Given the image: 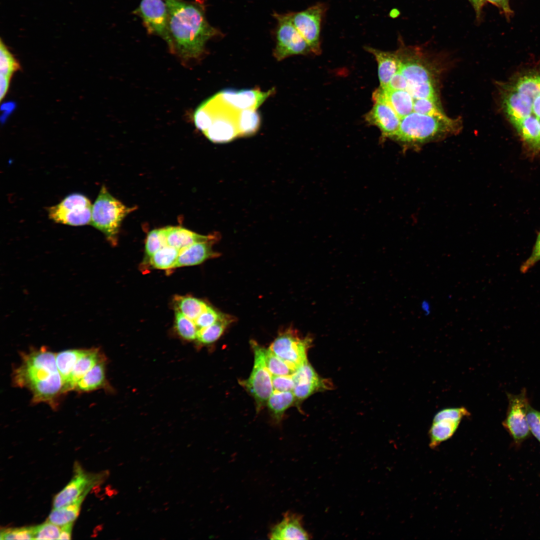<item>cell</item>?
<instances>
[{"mask_svg": "<svg viewBox=\"0 0 540 540\" xmlns=\"http://www.w3.org/2000/svg\"><path fill=\"white\" fill-rule=\"evenodd\" d=\"M74 468L72 479L54 498V508L64 506L82 496H86L94 486L102 483L108 474V471L98 474L86 473L78 464H74Z\"/></svg>", "mask_w": 540, "mask_h": 540, "instance_id": "11", "label": "cell"}, {"mask_svg": "<svg viewBox=\"0 0 540 540\" xmlns=\"http://www.w3.org/2000/svg\"><path fill=\"white\" fill-rule=\"evenodd\" d=\"M250 344L254 353V364L250 377L242 384L254 398L258 412L267 404L274 390L272 375L266 362V349L253 340Z\"/></svg>", "mask_w": 540, "mask_h": 540, "instance_id": "5", "label": "cell"}, {"mask_svg": "<svg viewBox=\"0 0 540 540\" xmlns=\"http://www.w3.org/2000/svg\"><path fill=\"white\" fill-rule=\"evenodd\" d=\"M167 245L180 250L194 244L220 239V234L215 232L202 236L180 226L165 228Z\"/></svg>", "mask_w": 540, "mask_h": 540, "instance_id": "22", "label": "cell"}, {"mask_svg": "<svg viewBox=\"0 0 540 540\" xmlns=\"http://www.w3.org/2000/svg\"><path fill=\"white\" fill-rule=\"evenodd\" d=\"M20 68L19 62L1 40L0 44V74L11 79L13 74Z\"/></svg>", "mask_w": 540, "mask_h": 540, "instance_id": "38", "label": "cell"}, {"mask_svg": "<svg viewBox=\"0 0 540 540\" xmlns=\"http://www.w3.org/2000/svg\"><path fill=\"white\" fill-rule=\"evenodd\" d=\"M460 422V421L448 419L433 421L428 432L430 448H435L450 438Z\"/></svg>", "mask_w": 540, "mask_h": 540, "instance_id": "27", "label": "cell"}, {"mask_svg": "<svg viewBox=\"0 0 540 540\" xmlns=\"http://www.w3.org/2000/svg\"><path fill=\"white\" fill-rule=\"evenodd\" d=\"M514 88L518 92L528 97L533 102L540 94V74H529L520 77L516 81Z\"/></svg>", "mask_w": 540, "mask_h": 540, "instance_id": "35", "label": "cell"}, {"mask_svg": "<svg viewBox=\"0 0 540 540\" xmlns=\"http://www.w3.org/2000/svg\"><path fill=\"white\" fill-rule=\"evenodd\" d=\"M224 313L216 311L209 305L194 320L198 330L207 327L217 321Z\"/></svg>", "mask_w": 540, "mask_h": 540, "instance_id": "44", "label": "cell"}, {"mask_svg": "<svg viewBox=\"0 0 540 540\" xmlns=\"http://www.w3.org/2000/svg\"><path fill=\"white\" fill-rule=\"evenodd\" d=\"M312 342L310 337H301L290 328L280 332L269 348L296 370L307 360L306 353Z\"/></svg>", "mask_w": 540, "mask_h": 540, "instance_id": "9", "label": "cell"}, {"mask_svg": "<svg viewBox=\"0 0 540 540\" xmlns=\"http://www.w3.org/2000/svg\"><path fill=\"white\" fill-rule=\"evenodd\" d=\"M202 105L210 111L212 116L210 126L204 132L209 140L214 142L223 143L239 136L236 116L234 117L233 114L231 115L230 113H220V112L216 113L204 103Z\"/></svg>", "mask_w": 540, "mask_h": 540, "instance_id": "15", "label": "cell"}, {"mask_svg": "<svg viewBox=\"0 0 540 540\" xmlns=\"http://www.w3.org/2000/svg\"><path fill=\"white\" fill-rule=\"evenodd\" d=\"M21 356V363L13 372V384L28 388L32 394L33 404L44 402L56 409L64 394L56 353L42 346L32 348Z\"/></svg>", "mask_w": 540, "mask_h": 540, "instance_id": "2", "label": "cell"}, {"mask_svg": "<svg viewBox=\"0 0 540 540\" xmlns=\"http://www.w3.org/2000/svg\"><path fill=\"white\" fill-rule=\"evenodd\" d=\"M292 376L294 382L292 392L296 400H304L317 391L331 388L328 381L320 377L308 360L296 370Z\"/></svg>", "mask_w": 540, "mask_h": 540, "instance_id": "14", "label": "cell"}, {"mask_svg": "<svg viewBox=\"0 0 540 540\" xmlns=\"http://www.w3.org/2000/svg\"><path fill=\"white\" fill-rule=\"evenodd\" d=\"M538 120H539V119H538ZM539 122H540V120H539Z\"/></svg>", "mask_w": 540, "mask_h": 540, "instance_id": "56", "label": "cell"}, {"mask_svg": "<svg viewBox=\"0 0 540 540\" xmlns=\"http://www.w3.org/2000/svg\"><path fill=\"white\" fill-rule=\"evenodd\" d=\"M60 530L61 526L48 520L34 526V540H58Z\"/></svg>", "mask_w": 540, "mask_h": 540, "instance_id": "42", "label": "cell"}, {"mask_svg": "<svg viewBox=\"0 0 540 540\" xmlns=\"http://www.w3.org/2000/svg\"><path fill=\"white\" fill-rule=\"evenodd\" d=\"M34 526L4 528L0 531V540H34Z\"/></svg>", "mask_w": 540, "mask_h": 540, "instance_id": "43", "label": "cell"}, {"mask_svg": "<svg viewBox=\"0 0 540 540\" xmlns=\"http://www.w3.org/2000/svg\"><path fill=\"white\" fill-rule=\"evenodd\" d=\"M407 90L414 99L430 98L438 100L436 88L432 82L408 85Z\"/></svg>", "mask_w": 540, "mask_h": 540, "instance_id": "41", "label": "cell"}, {"mask_svg": "<svg viewBox=\"0 0 540 540\" xmlns=\"http://www.w3.org/2000/svg\"><path fill=\"white\" fill-rule=\"evenodd\" d=\"M179 253V250L166 245L154 254L148 261L151 266L155 268L160 270L174 268Z\"/></svg>", "mask_w": 540, "mask_h": 540, "instance_id": "34", "label": "cell"}, {"mask_svg": "<svg viewBox=\"0 0 540 540\" xmlns=\"http://www.w3.org/2000/svg\"><path fill=\"white\" fill-rule=\"evenodd\" d=\"M408 82L404 75L398 70L391 78L387 88L391 90H407Z\"/></svg>", "mask_w": 540, "mask_h": 540, "instance_id": "49", "label": "cell"}, {"mask_svg": "<svg viewBox=\"0 0 540 540\" xmlns=\"http://www.w3.org/2000/svg\"><path fill=\"white\" fill-rule=\"evenodd\" d=\"M420 308L424 314L426 315H429L431 312V306L430 302L426 300H423L420 305Z\"/></svg>", "mask_w": 540, "mask_h": 540, "instance_id": "54", "label": "cell"}, {"mask_svg": "<svg viewBox=\"0 0 540 540\" xmlns=\"http://www.w3.org/2000/svg\"><path fill=\"white\" fill-rule=\"evenodd\" d=\"M273 90L262 92L256 89H225L215 96L224 105L231 109L240 111L256 110L273 92Z\"/></svg>", "mask_w": 540, "mask_h": 540, "instance_id": "13", "label": "cell"}, {"mask_svg": "<svg viewBox=\"0 0 540 540\" xmlns=\"http://www.w3.org/2000/svg\"><path fill=\"white\" fill-rule=\"evenodd\" d=\"M136 208L126 206L102 186L92 205L90 224L102 232L112 245H115L122 220Z\"/></svg>", "mask_w": 540, "mask_h": 540, "instance_id": "4", "label": "cell"}, {"mask_svg": "<svg viewBox=\"0 0 540 540\" xmlns=\"http://www.w3.org/2000/svg\"><path fill=\"white\" fill-rule=\"evenodd\" d=\"M365 48L374 56L378 62L380 87L387 88L391 78L400 68L401 60L398 52H384L368 46Z\"/></svg>", "mask_w": 540, "mask_h": 540, "instance_id": "21", "label": "cell"}, {"mask_svg": "<svg viewBox=\"0 0 540 540\" xmlns=\"http://www.w3.org/2000/svg\"><path fill=\"white\" fill-rule=\"evenodd\" d=\"M513 125L528 148L534 152H540L539 120L530 115Z\"/></svg>", "mask_w": 540, "mask_h": 540, "instance_id": "25", "label": "cell"}, {"mask_svg": "<svg viewBox=\"0 0 540 540\" xmlns=\"http://www.w3.org/2000/svg\"><path fill=\"white\" fill-rule=\"evenodd\" d=\"M218 239L198 242L180 250L174 268L200 264L204 260L220 256L212 250V245Z\"/></svg>", "mask_w": 540, "mask_h": 540, "instance_id": "20", "label": "cell"}, {"mask_svg": "<svg viewBox=\"0 0 540 540\" xmlns=\"http://www.w3.org/2000/svg\"><path fill=\"white\" fill-rule=\"evenodd\" d=\"M532 112L540 120V94L535 98L532 102Z\"/></svg>", "mask_w": 540, "mask_h": 540, "instance_id": "53", "label": "cell"}, {"mask_svg": "<svg viewBox=\"0 0 540 540\" xmlns=\"http://www.w3.org/2000/svg\"><path fill=\"white\" fill-rule=\"evenodd\" d=\"M456 120L412 112L401 119L392 138L406 146H416L453 134L459 129Z\"/></svg>", "mask_w": 540, "mask_h": 540, "instance_id": "3", "label": "cell"}, {"mask_svg": "<svg viewBox=\"0 0 540 540\" xmlns=\"http://www.w3.org/2000/svg\"><path fill=\"white\" fill-rule=\"evenodd\" d=\"M266 362L272 376H292L296 371L269 348L266 350Z\"/></svg>", "mask_w": 540, "mask_h": 540, "instance_id": "37", "label": "cell"}, {"mask_svg": "<svg viewBox=\"0 0 540 540\" xmlns=\"http://www.w3.org/2000/svg\"><path fill=\"white\" fill-rule=\"evenodd\" d=\"M85 350L86 349H70L56 354V363L63 380L64 389L76 363Z\"/></svg>", "mask_w": 540, "mask_h": 540, "instance_id": "28", "label": "cell"}, {"mask_svg": "<svg viewBox=\"0 0 540 540\" xmlns=\"http://www.w3.org/2000/svg\"><path fill=\"white\" fill-rule=\"evenodd\" d=\"M0 76V100L2 101L8 92L11 79L1 74Z\"/></svg>", "mask_w": 540, "mask_h": 540, "instance_id": "51", "label": "cell"}, {"mask_svg": "<svg viewBox=\"0 0 540 540\" xmlns=\"http://www.w3.org/2000/svg\"><path fill=\"white\" fill-rule=\"evenodd\" d=\"M372 99L388 104L401 119L413 112L414 99L407 90L380 87L373 93Z\"/></svg>", "mask_w": 540, "mask_h": 540, "instance_id": "19", "label": "cell"}, {"mask_svg": "<svg viewBox=\"0 0 540 540\" xmlns=\"http://www.w3.org/2000/svg\"><path fill=\"white\" fill-rule=\"evenodd\" d=\"M296 400L292 391L280 392L274 390L269 398L267 404L273 416L280 421L285 411Z\"/></svg>", "mask_w": 540, "mask_h": 540, "instance_id": "30", "label": "cell"}, {"mask_svg": "<svg viewBox=\"0 0 540 540\" xmlns=\"http://www.w3.org/2000/svg\"><path fill=\"white\" fill-rule=\"evenodd\" d=\"M327 8L326 4L319 2L304 10L288 14L292 24L306 42L312 52L316 54L321 52V26Z\"/></svg>", "mask_w": 540, "mask_h": 540, "instance_id": "8", "label": "cell"}, {"mask_svg": "<svg viewBox=\"0 0 540 540\" xmlns=\"http://www.w3.org/2000/svg\"><path fill=\"white\" fill-rule=\"evenodd\" d=\"M368 124L378 127L382 139L392 138L398 130L401 118L394 110L384 102H374L372 108L365 116Z\"/></svg>", "mask_w": 540, "mask_h": 540, "instance_id": "16", "label": "cell"}, {"mask_svg": "<svg viewBox=\"0 0 540 540\" xmlns=\"http://www.w3.org/2000/svg\"><path fill=\"white\" fill-rule=\"evenodd\" d=\"M106 382V360L104 358L78 382L74 390L89 392L104 388Z\"/></svg>", "mask_w": 540, "mask_h": 540, "instance_id": "26", "label": "cell"}, {"mask_svg": "<svg viewBox=\"0 0 540 540\" xmlns=\"http://www.w3.org/2000/svg\"><path fill=\"white\" fill-rule=\"evenodd\" d=\"M84 498L82 496L69 504L53 508L48 516V520L60 526L73 522L78 515L81 504Z\"/></svg>", "mask_w": 540, "mask_h": 540, "instance_id": "31", "label": "cell"}, {"mask_svg": "<svg viewBox=\"0 0 540 540\" xmlns=\"http://www.w3.org/2000/svg\"><path fill=\"white\" fill-rule=\"evenodd\" d=\"M72 522L61 526V530L58 540H70Z\"/></svg>", "mask_w": 540, "mask_h": 540, "instance_id": "52", "label": "cell"}, {"mask_svg": "<svg viewBox=\"0 0 540 540\" xmlns=\"http://www.w3.org/2000/svg\"><path fill=\"white\" fill-rule=\"evenodd\" d=\"M236 124L239 136H250L260 128V118L256 110L239 111L236 115Z\"/></svg>", "mask_w": 540, "mask_h": 540, "instance_id": "32", "label": "cell"}, {"mask_svg": "<svg viewBox=\"0 0 540 540\" xmlns=\"http://www.w3.org/2000/svg\"><path fill=\"white\" fill-rule=\"evenodd\" d=\"M508 408L503 425L514 440L520 441L528 436L530 432L526 413L530 406L526 392L524 388L518 394H507Z\"/></svg>", "mask_w": 540, "mask_h": 540, "instance_id": "12", "label": "cell"}, {"mask_svg": "<svg viewBox=\"0 0 540 540\" xmlns=\"http://www.w3.org/2000/svg\"><path fill=\"white\" fill-rule=\"evenodd\" d=\"M278 22L274 56L278 60L290 56L312 52L306 42L292 24L288 14H274Z\"/></svg>", "mask_w": 540, "mask_h": 540, "instance_id": "7", "label": "cell"}, {"mask_svg": "<svg viewBox=\"0 0 540 540\" xmlns=\"http://www.w3.org/2000/svg\"><path fill=\"white\" fill-rule=\"evenodd\" d=\"M502 99L504 110L512 124L530 116L532 102L512 86L504 88Z\"/></svg>", "mask_w": 540, "mask_h": 540, "instance_id": "18", "label": "cell"}, {"mask_svg": "<svg viewBox=\"0 0 540 540\" xmlns=\"http://www.w3.org/2000/svg\"><path fill=\"white\" fill-rule=\"evenodd\" d=\"M482 0H469L478 13L479 12L480 8L482 4Z\"/></svg>", "mask_w": 540, "mask_h": 540, "instance_id": "55", "label": "cell"}, {"mask_svg": "<svg viewBox=\"0 0 540 540\" xmlns=\"http://www.w3.org/2000/svg\"><path fill=\"white\" fill-rule=\"evenodd\" d=\"M174 302L176 310L194 322L208 306L204 301L190 296H176Z\"/></svg>", "mask_w": 540, "mask_h": 540, "instance_id": "33", "label": "cell"}, {"mask_svg": "<svg viewBox=\"0 0 540 540\" xmlns=\"http://www.w3.org/2000/svg\"><path fill=\"white\" fill-rule=\"evenodd\" d=\"M234 320L232 316L224 314L213 324L198 330L196 340L202 344L214 343L220 338L228 326Z\"/></svg>", "mask_w": 540, "mask_h": 540, "instance_id": "29", "label": "cell"}, {"mask_svg": "<svg viewBox=\"0 0 540 540\" xmlns=\"http://www.w3.org/2000/svg\"><path fill=\"white\" fill-rule=\"evenodd\" d=\"M270 540H308L312 538L304 527L300 514L287 512L280 522L274 525L268 534Z\"/></svg>", "mask_w": 540, "mask_h": 540, "instance_id": "17", "label": "cell"}, {"mask_svg": "<svg viewBox=\"0 0 540 540\" xmlns=\"http://www.w3.org/2000/svg\"><path fill=\"white\" fill-rule=\"evenodd\" d=\"M501 8L506 16L509 18L512 14V10L509 6V0H487Z\"/></svg>", "mask_w": 540, "mask_h": 540, "instance_id": "50", "label": "cell"}, {"mask_svg": "<svg viewBox=\"0 0 540 540\" xmlns=\"http://www.w3.org/2000/svg\"><path fill=\"white\" fill-rule=\"evenodd\" d=\"M175 328L178 334L184 340H196L198 328L194 322L176 309Z\"/></svg>", "mask_w": 540, "mask_h": 540, "instance_id": "36", "label": "cell"}, {"mask_svg": "<svg viewBox=\"0 0 540 540\" xmlns=\"http://www.w3.org/2000/svg\"><path fill=\"white\" fill-rule=\"evenodd\" d=\"M539 261H540V232L537 236L531 254L521 265L520 271L522 273L526 272Z\"/></svg>", "mask_w": 540, "mask_h": 540, "instance_id": "48", "label": "cell"}, {"mask_svg": "<svg viewBox=\"0 0 540 540\" xmlns=\"http://www.w3.org/2000/svg\"><path fill=\"white\" fill-rule=\"evenodd\" d=\"M401 64L399 70L406 79L408 85L432 82V74L428 68L420 60L404 56L398 52Z\"/></svg>", "mask_w": 540, "mask_h": 540, "instance_id": "24", "label": "cell"}, {"mask_svg": "<svg viewBox=\"0 0 540 540\" xmlns=\"http://www.w3.org/2000/svg\"><path fill=\"white\" fill-rule=\"evenodd\" d=\"M167 245L165 228L150 232L145 244V252L148 260L162 247Z\"/></svg>", "mask_w": 540, "mask_h": 540, "instance_id": "39", "label": "cell"}, {"mask_svg": "<svg viewBox=\"0 0 540 540\" xmlns=\"http://www.w3.org/2000/svg\"><path fill=\"white\" fill-rule=\"evenodd\" d=\"M470 414L468 410L464 407L446 408L438 412L433 421L448 419L460 422L464 416H468Z\"/></svg>", "mask_w": 540, "mask_h": 540, "instance_id": "45", "label": "cell"}, {"mask_svg": "<svg viewBox=\"0 0 540 540\" xmlns=\"http://www.w3.org/2000/svg\"><path fill=\"white\" fill-rule=\"evenodd\" d=\"M274 390L280 392L292 391L294 382L292 376H272Z\"/></svg>", "mask_w": 540, "mask_h": 540, "instance_id": "47", "label": "cell"}, {"mask_svg": "<svg viewBox=\"0 0 540 540\" xmlns=\"http://www.w3.org/2000/svg\"><path fill=\"white\" fill-rule=\"evenodd\" d=\"M92 205L89 199L81 194L66 196L58 204L48 208L50 219L56 223L72 226L90 224Z\"/></svg>", "mask_w": 540, "mask_h": 540, "instance_id": "6", "label": "cell"}, {"mask_svg": "<svg viewBox=\"0 0 540 540\" xmlns=\"http://www.w3.org/2000/svg\"><path fill=\"white\" fill-rule=\"evenodd\" d=\"M164 0L169 14L170 52L184 61L199 58L204 52L208 40L221 34L207 20L204 2Z\"/></svg>", "mask_w": 540, "mask_h": 540, "instance_id": "1", "label": "cell"}, {"mask_svg": "<svg viewBox=\"0 0 540 540\" xmlns=\"http://www.w3.org/2000/svg\"><path fill=\"white\" fill-rule=\"evenodd\" d=\"M104 358L98 348L86 349L70 376L64 387V393L74 390L78 382Z\"/></svg>", "mask_w": 540, "mask_h": 540, "instance_id": "23", "label": "cell"}, {"mask_svg": "<svg viewBox=\"0 0 540 540\" xmlns=\"http://www.w3.org/2000/svg\"><path fill=\"white\" fill-rule=\"evenodd\" d=\"M437 101L438 100L430 98L414 99L413 112L430 116L445 115Z\"/></svg>", "mask_w": 540, "mask_h": 540, "instance_id": "40", "label": "cell"}, {"mask_svg": "<svg viewBox=\"0 0 540 540\" xmlns=\"http://www.w3.org/2000/svg\"><path fill=\"white\" fill-rule=\"evenodd\" d=\"M134 12L142 19L148 33L161 38L170 51L172 40L169 14L164 0H142Z\"/></svg>", "mask_w": 540, "mask_h": 540, "instance_id": "10", "label": "cell"}, {"mask_svg": "<svg viewBox=\"0 0 540 540\" xmlns=\"http://www.w3.org/2000/svg\"><path fill=\"white\" fill-rule=\"evenodd\" d=\"M526 418L530 430L540 442V412L530 406L526 413Z\"/></svg>", "mask_w": 540, "mask_h": 540, "instance_id": "46", "label": "cell"}]
</instances>
